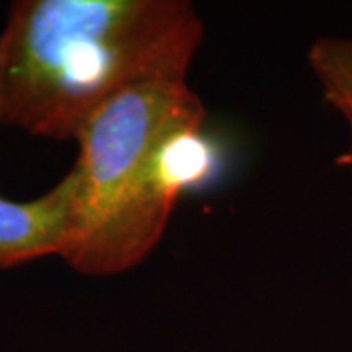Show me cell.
Instances as JSON below:
<instances>
[{"label":"cell","mask_w":352,"mask_h":352,"mask_svg":"<svg viewBox=\"0 0 352 352\" xmlns=\"http://www.w3.org/2000/svg\"><path fill=\"white\" fill-rule=\"evenodd\" d=\"M204 41L188 0H20L0 32V122L76 139L129 88L186 82Z\"/></svg>","instance_id":"obj_1"},{"label":"cell","mask_w":352,"mask_h":352,"mask_svg":"<svg viewBox=\"0 0 352 352\" xmlns=\"http://www.w3.org/2000/svg\"><path fill=\"white\" fill-rule=\"evenodd\" d=\"M73 226L63 258L85 276H116L163 239L184 194L219 175L223 153L186 82L129 88L78 131Z\"/></svg>","instance_id":"obj_2"},{"label":"cell","mask_w":352,"mask_h":352,"mask_svg":"<svg viewBox=\"0 0 352 352\" xmlns=\"http://www.w3.org/2000/svg\"><path fill=\"white\" fill-rule=\"evenodd\" d=\"M75 178L67 175L34 200L0 196V268L63 254L73 226Z\"/></svg>","instance_id":"obj_3"},{"label":"cell","mask_w":352,"mask_h":352,"mask_svg":"<svg viewBox=\"0 0 352 352\" xmlns=\"http://www.w3.org/2000/svg\"><path fill=\"white\" fill-rule=\"evenodd\" d=\"M307 63L323 98L344 118L351 145L342 163H352V38H319L307 51Z\"/></svg>","instance_id":"obj_4"}]
</instances>
